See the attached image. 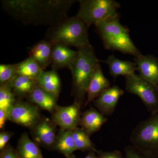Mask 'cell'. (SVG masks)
<instances>
[{
    "label": "cell",
    "mask_w": 158,
    "mask_h": 158,
    "mask_svg": "<svg viewBox=\"0 0 158 158\" xmlns=\"http://www.w3.org/2000/svg\"><path fill=\"white\" fill-rule=\"evenodd\" d=\"M75 0H2V8L13 19L25 25L51 27L68 17Z\"/></svg>",
    "instance_id": "6da1fadb"
},
{
    "label": "cell",
    "mask_w": 158,
    "mask_h": 158,
    "mask_svg": "<svg viewBox=\"0 0 158 158\" xmlns=\"http://www.w3.org/2000/svg\"><path fill=\"white\" fill-rule=\"evenodd\" d=\"M95 26L106 49L135 57L141 55L130 37L128 29L120 23L119 14L101 20Z\"/></svg>",
    "instance_id": "7a4b0ae2"
},
{
    "label": "cell",
    "mask_w": 158,
    "mask_h": 158,
    "mask_svg": "<svg viewBox=\"0 0 158 158\" xmlns=\"http://www.w3.org/2000/svg\"><path fill=\"white\" fill-rule=\"evenodd\" d=\"M78 55L70 69L72 75V94L75 101L85 105V95L94 71L99 64L90 44L77 49Z\"/></svg>",
    "instance_id": "3957f363"
},
{
    "label": "cell",
    "mask_w": 158,
    "mask_h": 158,
    "mask_svg": "<svg viewBox=\"0 0 158 158\" xmlns=\"http://www.w3.org/2000/svg\"><path fill=\"white\" fill-rule=\"evenodd\" d=\"M89 27L76 16L67 17L49 27L45 39L52 43L64 44L78 49L90 44Z\"/></svg>",
    "instance_id": "277c9868"
},
{
    "label": "cell",
    "mask_w": 158,
    "mask_h": 158,
    "mask_svg": "<svg viewBox=\"0 0 158 158\" xmlns=\"http://www.w3.org/2000/svg\"><path fill=\"white\" fill-rule=\"evenodd\" d=\"M130 140L134 147L158 158V112L140 122L132 131Z\"/></svg>",
    "instance_id": "5b68a950"
},
{
    "label": "cell",
    "mask_w": 158,
    "mask_h": 158,
    "mask_svg": "<svg viewBox=\"0 0 158 158\" xmlns=\"http://www.w3.org/2000/svg\"><path fill=\"white\" fill-rule=\"evenodd\" d=\"M80 9L75 15L90 27L101 20L114 16L121 7L114 0H80Z\"/></svg>",
    "instance_id": "8992f818"
},
{
    "label": "cell",
    "mask_w": 158,
    "mask_h": 158,
    "mask_svg": "<svg viewBox=\"0 0 158 158\" xmlns=\"http://www.w3.org/2000/svg\"><path fill=\"white\" fill-rule=\"evenodd\" d=\"M125 77L128 93L139 97L151 114L158 112V91L156 87L135 73Z\"/></svg>",
    "instance_id": "52a82bcc"
},
{
    "label": "cell",
    "mask_w": 158,
    "mask_h": 158,
    "mask_svg": "<svg viewBox=\"0 0 158 158\" xmlns=\"http://www.w3.org/2000/svg\"><path fill=\"white\" fill-rule=\"evenodd\" d=\"M40 110L28 101L17 99L9 111L8 120L30 130L42 117Z\"/></svg>",
    "instance_id": "ba28073f"
},
{
    "label": "cell",
    "mask_w": 158,
    "mask_h": 158,
    "mask_svg": "<svg viewBox=\"0 0 158 158\" xmlns=\"http://www.w3.org/2000/svg\"><path fill=\"white\" fill-rule=\"evenodd\" d=\"M82 106L76 101L67 106H58L52 115L51 120L60 129L73 131L80 125Z\"/></svg>",
    "instance_id": "9c48e42d"
},
{
    "label": "cell",
    "mask_w": 158,
    "mask_h": 158,
    "mask_svg": "<svg viewBox=\"0 0 158 158\" xmlns=\"http://www.w3.org/2000/svg\"><path fill=\"white\" fill-rule=\"evenodd\" d=\"M57 126L51 119L41 117L30 129L33 140L40 146L48 150H54V145L57 135Z\"/></svg>",
    "instance_id": "30bf717a"
},
{
    "label": "cell",
    "mask_w": 158,
    "mask_h": 158,
    "mask_svg": "<svg viewBox=\"0 0 158 158\" xmlns=\"http://www.w3.org/2000/svg\"><path fill=\"white\" fill-rule=\"evenodd\" d=\"M124 93V91L118 86H111L93 101L94 105L102 115L111 116L114 113L119 98Z\"/></svg>",
    "instance_id": "8fae6325"
},
{
    "label": "cell",
    "mask_w": 158,
    "mask_h": 158,
    "mask_svg": "<svg viewBox=\"0 0 158 158\" xmlns=\"http://www.w3.org/2000/svg\"><path fill=\"white\" fill-rule=\"evenodd\" d=\"M77 55V51L72 50L64 44H53L51 60L52 69L57 71L62 69H70Z\"/></svg>",
    "instance_id": "7c38bea8"
},
{
    "label": "cell",
    "mask_w": 158,
    "mask_h": 158,
    "mask_svg": "<svg viewBox=\"0 0 158 158\" xmlns=\"http://www.w3.org/2000/svg\"><path fill=\"white\" fill-rule=\"evenodd\" d=\"M139 76L155 86L158 85V59L152 55L142 54L135 57Z\"/></svg>",
    "instance_id": "4fadbf2b"
},
{
    "label": "cell",
    "mask_w": 158,
    "mask_h": 158,
    "mask_svg": "<svg viewBox=\"0 0 158 158\" xmlns=\"http://www.w3.org/2000/svg\"><path fill=\"white\" fill-rule=\"evenodd\" d=\"M59 97L37 85L27 98L28 101L52 115L56 109Z\"/></svg>",
    "instance_id": "5bb4252c"
},
{
    "label": "cell",
    "mask_w": 158,
    "mask_h": 158,
    "mask_svg": "<svg viewBox=\"0 0 158 158\" xmlns=\"http://www.w3.org/2000/svg\"><path fill=\"white\" fill-rule=\"evenodd\" d=\"M111 87V83L103 73L101 66L98 64L94 73L87 91V99L84 107L88 106Z\"/></svg>",
    "instance_id": "9a60e30c"
},
{
    "label": "cell",
    "mask_w": 158,
    "mask_h": 158,
    "mask_svg": "<svg viewBox=\"0 0 158 158\" xmlns=\"http://www.w3.org/2000/svg\"><path fill=\"white\" fill-rule=\"evenodd\" d=\"M53 45V44L44 39L35 44L27 51L29 57L36 61L43 70L51 65Z\"/></svg>",
    "instance_id": "2e32d148"
},
{
    "label": "cell",
    "mask_w": 158,
    "mask_h": 158,
    "mask_svg": "<svg viewBox=\"0 0 158 158\" xmlns=\"http://www.w3.org/2000/svg\"><path fill=\"white\" fill-rule=\"evenodd\" d=\"M107 120L106 117L102 115L99 111L91 107L81 114L80 125L90 136L99 131L103 125Z\"/></svg>",
    "instance_id": "e0dca14e"
},
{
    "label": "cell",
    "mask_w": 158,
    "mask_h": 158,
    "mask_svg": "<svg viewBox=\"0 0 158 158\" xmlns=\"http://www.w3.org/2000/svg\"><path fill=\"white\" fill-rule=\"evenodd\" d=\"M108 65L110 73L114 79L120 76L125 77L135 73L137 70V65L135 62L124 61L117 59L114 55H110L106 60L100 61Z\"/></svg>",
    "instance_id": "ac0fdd59"
},
{
    "label": "cell",
    "mask_w": 158,
    "mask_h": 158,
    "mask_svg": "<svg viewBox=\"0 0 158 158\" xmlns=\"http://www.w3.org/2000/svg\"><path fill=\"white\" fill-rule=\"evenodd\" d=\"M16 150L19 158H44L39 144L30 139L26 132L21 135Z\"/></svg>",
    "instance_id": "d6986e66"
},
{
    "label": "cell",
    "mask_w": 158,
    "mask_h": 158,
    "mask_svg": "<svg viewBox=\"0 0 158 158\" xmlns=\"http://www.w3.org/2000/svg\"><path fill=\"white\" fill-rule=\"evenodd\" d=\"M38 86L59 97L61 90V81L57 70H43L37 78Z\"/></svg>",
    "instance_id": "ffe728a7"
},
{
    "label": "cell",
    "mask_w": 158,
    "mask_h": 158,
    "mask_svg": "<svg viewBox=\"0 0 158 158\" xmlns=\"http://www.w3.org/2000/svg\"><path fill=\"white\" fill-rule=\"evenodd\" d=\"M12 91L17 100L27 99V97L38 85L37 81L18 75L11 82Z\"/></svg>",
    "instance_id": "44dd1931"
},
{
    "label": "cell",
    "mask_w": 158,
    "mask_h": 158,
    "mask_svg": "<svg viewBox=\"0 0 158 158\" xmlns=\"http://www.w3.org/2000/svg\"><path fill=\"white\" fill-rule=\"evenodd\" d=\"M54 150L57 151L65 157L73 154L77 150L72 131L59 130L55 141Z\"/></svg>",
    "instance_id": "7402d4cb"
},
{
    "label": "cell",
    "mask_w": 158,
    "mask_h": 158,
    "mask_svg": "<svg viewBox=\"0 0 158 158\" xmlns=\"http://www.w3.org/2000/svg\"><path fill=\"white\" fill-rule=\"evenodd\" d=\"M16 64L19 75L24 76L34 80H37L43 70L39 64L30 57Z\"/></svg>",
    "instance_id": "603a6c76"
},
{
    "label": "cell",
    "mask_w": 158,
    "mask_h": 158,
    "mask_svg": "<svg viewBox=\"0 0 158 158\" xmlns=\"http://www.w3.org/2000/svg\"><path fill=\"white\" fill-rule=\"evenodd\" d=\"M73 134L77 150L82 152L96 151L97 149L90 136L82 128L77 127L73 130Z\"/></svg>",
    "instance_id": "cb8c5ba5"
},
{
    "label": "cell",
    "mask_w": 158,
    "mask_h": 158,
    "mask_svg": "<svg viewBox=\"0 0 158 158\" xmlns=\"http://www.w3.org/2000/svg\"><path fill=\"white\" fill-rule=\"evenodd\" d=\"M17 100L13 91L11 82L0 85V110L9 113Z\"/></svg>",
    "instance_id": "d4e9b609"
},
{
    "label": "cell",
    "mask_w": 158,
    "mask_h": 158,
    "mask_svg": "<svg viewBox=\"0 0 158 158\" xmlns=\"http://www.w3.org/2000/svg\"><path fill=\"white\" fill-rule=\"evenodd\" d=\"M18 75L17 64L0 65V85L10 83Z\"/></svg>",
    "instance_id": "484cf974"
},
{
    "label": "cell",
    "mask_w": 158,
    "mask_h": 158,
    "mask_svg": "<svg viewBox=\"0 0 158 158\" xmlns=\"http://www.w3.org/2000/svg\"><path fill=\"white\" fill-rule=\"evenodd\" d=\"M124 151L125 158H156L141 151L132 145L126 146Z\"/></svg>",
    "instance_id": "4316f807"
},
{
    "label": "cell",
    "mask_w": 158,
    "mask_h": 158,
    "mask_svg": "<svg viewBox=\"0 0 158 158\" xmlns=\"http://www.w3.org/2000/svg\"><path fill=\"white\" fill-rule=\"evenodd\" d=\"M0 158H19L16 149L8 143L0 153Z\"/></svg>",
    "instance_id": "83f0119b"
},
{
    "label": "cell",
    "mask_w": 158,
    "mask_h": 158,
    "mask_svg": "<svg viewBox=\"0 0 158 158\" xmlns=\"http://www.w3.org/2000/svg\"><path fill=\"white\" fill-rule=\"evenodd\" d=\"M96 152L98 158H125L120 152L117 150L104 152L97 150Z\"/></svg>",
    "instance_id": "f1b7e54d"
},
{
    "label": "cell",
    "mask_w": 158,
    "mask_h": 158,
    "mask_svg": "<svg viewBox=\"0 0 158 158\" xmlns=\"http://www.w3.org/2000/svg\"><path fill=\"white\" fill-rule=\"evenodd\" d=\"M13 132L2 131L0 133V151L2 150L6 145L8 144V142L13 135Z\"/></svg>",
    "instance_id": "f546056e"
},
{
    "label": "cell",
    "mask_w": 158,
    "mask_h": 158,
    "mask_svg": "<svg viewBox=\"0 0 158 158\" xmlns=\"http://www.w3.org/2000/svg\"><path fill=\"white\" fill-rule=\"evenodd\" d=\"M9 118V113L4 110H0V128L3 129Z\"/></svg>",
    "instance_id": "4dcf8cb0"
},
{
    "label": "cell",
    "mask_w": 158,
    "mask_h": 158,
    "mask_svg": "<svg viewBox=\"0 0 158 158\" xmlns=\"http://www.w3.org/2000/svg\"><path fill=\"white\" fill-rule=\"evenodd\" d=\"M84 158H98V157L97 156L96 151H92L89 152L88 155Z\"/></svg>",
    "instance_id": "1f68e13d"
},
{
    "label": "cell",
    "mask_w": 158,
    "mask_h": 158,
    "mask_svg": "<svg viewBox=\"0 0 158 158\" xmlns=\"http://www.w3.org/2000/svg\"><path fill=\"white\" fill-rule=\"evenodd\" d=\"M65 157H66V158H77L76 156L73 154L71 155L67 156Z\"/></svg>",
    "instance_id": "d6a6232c"
},
{
    "label": "cell",
    "mask_w": 158,
    "mask_h": 158,
    "mask_svg": "<svg viewBox=\"0 0 158 158\" xmlns=\"http://www.w3.org/2000/svg\"><path fill=\"white\" fill-rule=\"evenodd\" d=\"M156 87L158 91V85H156Z\"/></svg>",
    "instance_id": "836d02e7"
}]
</instances>
